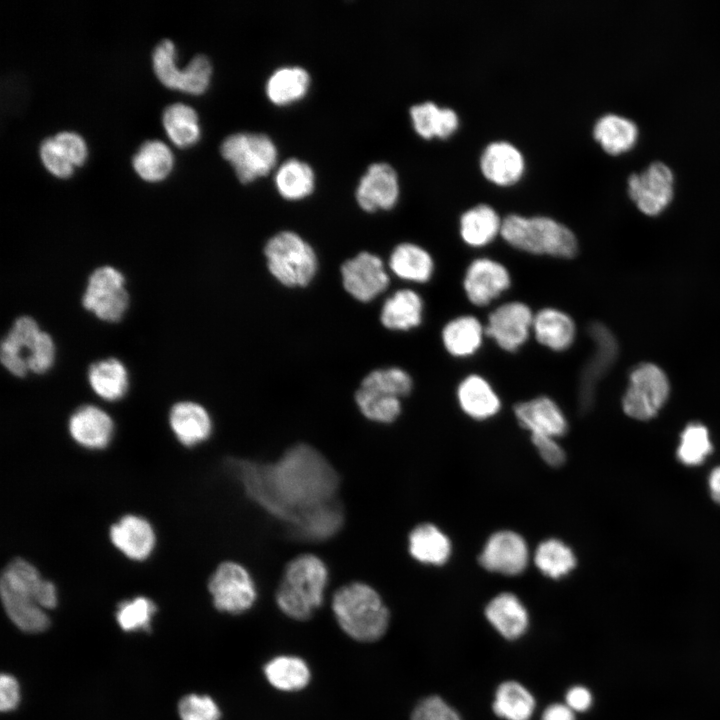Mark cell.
<instances>
[{
	"mask_svg": "<svg viewBox=\"0 0 720 720\" xmlns=\"http://www.w3.org/2000/svg\"><path fill=\"white\" fill-rule=\"evenodd\" d=\"M229 467L246 495L289 527L305 512L335 500L339 487L328 460L303 443L290 447L273 463L231 459Z\"/></svg>",
	"mask_w": 720,
	"mask_h": 720,
	"instance_id": "1",
	"label": "cell"
},
{
	"mask_svg": "<svg viewBox=\"0 0 720 720\" xmlns=\"http://www.w3.org/2000/svg\"><path fill=\"white\" fill-rule=\"evenodd\" d=\"M0 594L7 616L23 632L39 633L50 626L45 609L56 607V587L28 561L16 558L8 563L1 576Z\"/></svg>",
	"mask_w": 720,
	"mask_h": 720,
	"instance_id": "2",
	"label": "cell"
},
{
	"mask_svg": "<svg viewBox=\"0 0 720 720\" xmlns=\"http://www.w3.org/2000/svg\"><path fill=\"white\" fill-rule=\"evenodd\" d=\"M331 608L340 629L357 642L378 641L390 624V611L381 595L364 582L339 587L332 596Z\"/></svg>",
	"mask_w": 720,
	"mask_h": 720,
	"instance_id": "3",
	"label": "cell"
},
{
	"mask_svg": "<svg viewBox=\"0 0 720 720\" xmlns=\"http://www.w3.org/2000/svg\"><path fill=\"white\" fill-rule=\"evenodd\" d=\"M328 580V568L320 557L296 556L286 565L276 590L278 608L293 620L310 619L324 602Z\"/></svg>",
	"mask_w": 720,
	"mask_h": 720,
	"instance_id": "4",
	"label": "cell"
},
{
	"mask_svg": "<svg viewBox=\"0 0 720 720\" xmlns=\"http://www.w3.org/2000/svg\"><path fill=\"white\" fill-rule=\"evenodd\" d=\"M500 235L513 248L530 254L570 259L578 251L573 231L548 216L509 214L503 218Z\"/></svg>",
	"mask_w": 720,
	"mask_h": 720,
	"instance_id": "5",
	"label": "cell"
},
{
	"mask_svg": "<svg viewBox=\"0 0 720 720\" xmlns=\"http://www.w3.org/2000/svg\"><path fill=\"white\" fill-rule=\"evenodd\" d=\"M264 254L272 276L287 287L308 285L317 271L313 248L298 234L282 231L270 238Z\"/></svg>",
	"mask_w": 720,
	"mask_h": 720,
	"instance_id": "6",
	"label": "cell"
},
{
	"mask_svg": "<svg viewBox=\"0 0 720 720\" xmlns=\"http://www.w3.org/2000/svg\"><path fill=\"white\" fill-rule=\"evenodd\" d=\"M220 152L231 163L242 182H250L267 174L277 161L276 146L263 133H233L222 141Z\"/></svg>",
	"mask_w": 720,
	"mask_h": 720,
	"instance_id": "7",
	"label": "cell"
},
{
	"mask_svg": "<svg viewBox=\"0 0 720 720\" xmlns=\"http://www.w3.org/2000/svg\"><path fill=\"white\" fill-rule=\"evenodd\" d=\"M208 590L214 607L231 615L249 611L258 595L249 571L234 561H225L216 568L209 578Z\"/></svg>",
	"mask_w": 720,
	"mask_h": 720,
	"instance_id": "8",
	"label": "cell"
},
{
	"mask_svg": "<svg viewBox=\"0 0 720 720\" xmlns=\"http://www.w3.org/2000/svg\"><path fill=\"white\" fill-rule=\"evenodd\" d=\"M669 391V381L658 366L641 364L630 374L622 401L623 410L631 418L649 420L662 408Z\"/></svg>",
	"mask_w": 720,
	"mask_h": 720,
	"instance_id": "9",
	"label": "cell"
},
{
	"mask_svg": "<svg viewBox=\"0 0 720 720\" xmlns=\"http://www.w3.org/2000/svg\"><path fill=\"white\" fill-rule=\"evenodd\" d=\"M128 303L125 278L119 270L102 266L92 272L82 298L86 310L100 320L117 322L125 314Z\"/></svg>",
	"mask_w": 720,
	"mask_h": 720,
	"instance_id": "10",
	"label": "cell"
},
{
	"mask_svg": "<svg viewBox=\"0 0 720 720\" xmlns=\"http://www.w3.org/2000/svg\"><path fill=\"white\" fill-rule=\"evenodd\" d=\"M588 334L594 342V352L580 372L578 404L582 412L592 407L598 382L612 367L618 354V343L614 334L600 322L588 327Z\"/></svg>",
	"mask_w": 720,
	"mask_h": 720,
	"instance_id": "11",
	"label": "cell"
},
{
	"mask_svg": "<svg viewBox=\"0 0 720 720\" xmlns=\"http://www.w3.org/2000/svg\"><path fill=\"white\" fill-rule=\"evenodd\" d=\"M533 319L534 313L526 303L505 302L489 314L485 333L502 350L515 352L532 334Z\"/></svg>",
	"mask_w": 720,
	"mask_h": 720,
	"instance_id": "12",
	"label": "cell"
},
{
	"mask_svg": "<svg viewBox=\"0 0 720 720\" xmlns=\"http://www.w3.org/2000/svg\"><path fill=\"white\" fill-rule=\"evenodd\" d=\"M673 180V173L666 164L653 162L641 173L629 176L628 194L644 214L654 216L672 200Z\"/></svg>",
	"mask_w": 720,
	"mask_h": 720,
	"instance_id": "13",
	"label": "cell"
},
{
	"mask_svg": "<svg viewBox=\"0 0 720 720\" xmlns=\"http://www.w3.org/2000/svg\"><path fill=\"white\" fill-rule=\"evenodd\" d=\"M529 548L517 532L500 530L484 544L479 556L480 565L489 572L516 576L524 572L529 562Z\"/></svg>",
	"mask_w": 720,
	"mask_h": 720,
	"instance_id": "14",
	"label": "cell"
},
{
	"mask_svg": "<svg viewBox=\"0 0 720 720\" xmlns=\"http://www.w3.org/2000/svg\"><path fill=\"white\" fill-rule=\"evenodd\" d=\"M511 286L509 270L501 262L479 257L466 268L463 289L469 302L484 307L499 298Z\"/></svg>",
	"mask_w": 720,
	"mask_h": 720,
	"instance_id": "15",
	"label": "cell"
},
{
	"mask_svg": "<svg viewBox=\"0 0 720 720\" xmlns=\"http://www.w3.org/2000/svg\"><path fill=\"white\" fill-rule=\"evenodd\" d=\"M340 272L345 290L362 302L371 301L389 285L381 258L369 252H360L345 261Z\"/></svg>",
	"mask_w": 720,
	"mask_h": 720,
	"instance_id": "16",
	"label": "cell"
},
{
	"mask_svg": "<svg viewBox=\"0 0 720 720\" xmlns=\"http://www.w3.org/2000/svg\"><path fill=\"white\" fill-rule=\"evenodd\" d=\"M42 330L29 316L17 318L1 342L0 360L14 376L24 377Z\"/></svg>",
	"mask_w": 720,
	"mask_h": 720,
	"instance_id": "17",
	"label": "cell"
},
{
	"mask_svg": "<svg viewBox=\"0 0 720 720\" xmlns=\"http://www.w3.org/2000/svg\"><path fill=\"white\" fill-rule=\"evenodd\" d=\"M355 195L359 206L365 211L392 208L399 196L396 171L385 162L371 164L362 175Z\"/></svg>",
	"mask_w": 720,
	"mask_h": 720,
	"instance_id": "18",
	"label": "cell"
},
{
	"mask_svg": "<svg viewBox=\"0 0 720 720\" xmlns=\"http://www.w3.org/2000/svg\"><path fill=\"white\" fill-rule=\"evenodd\" d=\"M518 423L531 435L558 438L568 430L567 419L557 403L547 396L519 402L514 406Z\"/></svg>",
	"mask_w": 720,
	"mask_h": 720,
	"instance_id": "19",
	"label": "cell"
},
{
	"mask_svg": "<svg viewBox=\"0 0 720 720\" xmlns=\"http://www.w3.org/2000/svg\"><path fill=\"white\" fill-rule=\"evenodd\" d=\"M480 168L483 175L493 183L510 185L521 178L525 159L514 144L504 140L493 141L482 151Z\"/></svg>",
	"mask_w": 720,
	"mask_h": 720,
	"instance_id": "20",
	"label": "cell"
},
{
	"mask_svg": "<svg viewBox=\"0 0 720 720\" xmlns=\"http://www.w3.org/2000/svg\"><path fill=\"white\" fill-rule=\"evenodd\" d=\"M484 615L491 626L507 640L519 639L529 627L526 607L510 592H502L493 597L486 605Z\"/></svg>",
	"mask_w": 720,
	"mask_h": 720,
	"instance_id": "21",
	"label": "cell"
},
{
	"mask_svg": "<svg viewBox=\"0 0 720 720\" xmlns=\"http://www.w3.org/2000/svg\"><path fill=\"white\" fill-rule=\"evenodd\" d=\"M113 545L132 560H144L155 545V534L150 523L136 515H126L110 528Z\"/></svg>",
	"mask_w": 720,
	"mask_h": 720,
	"instance_id": "22",
	"label": "cell"
},
{
	"mask_svg": "<svg viewBox=\"0 0 720 720\" xmlns=\"http://www.w3.org/2000/svg\"><path fill=\"white\" fill-rule=\"evenodd\" d=\"M113 426L110 416L93 405L79 407L68 423L72 438L81 446L90 449L106 447L111 440Z\"/></svg>",
	"mask_w": 720,
	"mask_h": 720,
	"instance_id": "23",
	"label": "cell"
},
{
	"mask_svg": "<svg viewBox=\"0 0 720 720\" xmlns=\"http://www.w3.org/2000/svg\"><path fill=\"white\" fill-rule=\"evenodd\" d=\"M532 334L542 346L562 352L570 348L576 337L572 317L554 307H545L534 314Z\"/></svg>",
	"mask_w": 720,
	"mask_h": 720,
	"instance_id": "24",
	"label": "cell"
},
{
	"mask_svg": "<svg viewBox=\"0 0 720 720\" xmlns=\"http://www.w3.org/2000/svg\"><path fill=\"white\" fill-rule=\"evenodd\" d=\"M462 411L475 420H486L501 409V400L492 385L479 374L463 378L456 390Z\"/></svg>",
	"mask_w": 720,
	"mask_h": 720,
	"instance_id": "25",
	"label": "cell"
},
{
	"mask_svg": "<svg viewBox=\"0 0 720 720\" xmlns=\"http://www.w3.org/2000/svg\"><path fill=\"white\" fill-rule=\"evenodd\" d=\"M169 422L177 439L185 446H195L206 439L212 431V421L207 410L192 401L174 404Z\"/></svg>",
	"mask_w": 720,
	"mask_h": 720,
	"instance_id": "26",
	"label": "cell"
},
{
	"mask_svg": "<svg viewBox=\"0 0 720 720\" xmlns=\"http://www.w3.org/2000/svg\"><path fill=\"white\" fill-rule=\"evenodd\" d=\"M263 674L270 686L285 693L304 690L312 679V671L306 660L291 654L270 658L263 666Z\"/></svg>",
	"mask_w": 720,
	"mask_h": 720,
	"instance_id": "27",
	"label": "cell"
},
{
	"mask_svg": "<svg viewBox=\"0 0 720 720\" xmlns=\"http://www.w3.org/2000/svg\"><path fill=\"white\" fill-rule=\"evenodd\" d=\"M485 325L473 315H460L442 328L441 340L445 350L456 358L474 355L482 346Z\"/></svg>",
	"mask_w": 720,
	"mask_h": 720,
	"instance_id": "28",
	"label": "cell"
},
{
	"mask_svg": "<svg viewBox=\"0 0 720 720\" xmlns=\"http://www.w3.org/2000/svg\"><path fill=\"white\" fill-rule=\"evenodd\" d=\"M343 521L342 509L333 500L305 512L289 528L300 539L323 541L334 536L341 529Z\"/></svg>",
	"mask_w": 720,
	"mask_h": 720,
	"instance_id": "29",
	"label": "cell"
},
{
	"mask_svg": "<svg viewBox=\"0 0 720 720\" xmlns=\"http://www.w3.org/2000/svg\"><path fill=\"white\" fill-rule=\"evenodd\" d=\"M502 221L497 211L488 204L470 207L460 216L461 239L470 247L487 246L501 234Z\"/></svg>",
	"mask_w": 720,
	"mask_h": 720,
	"instance_id": "30",
	"label": "cell"
},
{
	"mask_svg": "<svg viewBox=\"0 0 720 720\" xmlns=\"http://www.w3.org/2000/svg\"><path fill=\"white\" fill-rule=\"evenodd\" d=\"M408 550L422 564L441 566L449 560L452 545L448 536L437 526L422 523L409 533Z\"/></svg>",
	"mask_w": 720,
	"mask_h": 720,
	"instance_id": "31",
	"label": "cell"
},
{
	"mask_svg": "<svg viewBox=\"0 0 720 720\" xmlns=\"http://www.w3.org/2000/svg\"><path fill=\"white\" fill-rule=\"evenodd\" d=\"M423 309V300L416 291L401 289L384 302L380 321L390 330L408 331L421 324Z\"/></svg>",
	"mask_w": 720,
	"mask_h": 720,
	"instance_id": "32",
	"label": "cell"
},
{
	"mask_svg": "<svg viewBox=\"0 0 720 720\" xmlns=\"http://www.w3.org/2000/svg\"><path fill=\"white\" fill-rule=\"evenodd\" d=\"M389 267L400 279L425 283L434 272V261L423 247L409 242L398 244L389 258Z\"/></svg>",
	"mask_w": 720,
	"mask_h": 720,
	"instance_id": "33",
	"label": "cell"
},
{
	"mask_svg": "<svg viewBox=\"0 0 720 720\" xmlns=\"http://www.w3.org/2000/svg\"><path fill=\"white\" fill-rule=\"evenodd\" d=\"M410 116L414 129L424 138H445L451 135L459 124L455 110L440 107L433 101L414 104L410 108Z\"/></svg>",
	"mask_w": 720,
	"mask_h": 720,
	"instance_id": "34",
	"label": "cell"
},
{
	"mask_svg": "<svg viewBox=\"0 0 720 720\" xmlns=\"http://www.w3.org/2000/svg\"><path fill=\"white\" fill-rule=\"evenodd\" d=\"M535 707L533 694L513 680L502 682L497 687L492 702L493 712L504 720H530Z\"/></svg>",
	"mask_w": 720,
	"mask_h": 720,
	"instance_id": "35",
	"label": "cell"
},
{
	"mask_svg": "<svg viewBox=\"0 0 720 720\" xmlns=\"http://www.w3.org/2000/svg\"><path fill=\"white\" fill-rule=\"evenodd\" d=\"M88 381L93 391L108 401L121 399L129 386L128 372L116 358H108L90 365Z\"/></svg>",
	"mask_w": 720,
	"mask_h": 720,
	"instance_id": "36",
	"label": "cell"
},
{
	"mask_svg": "<svg viewBox=\"0 0 720 720\" xmlns=\"http://www.w3.org/2000/svg\"><path fill=\"white\" fill-rule=\"evenodd\" d=\"M593 136L606 152L619 154L633 147L638 137V127L626 117L609 113L596 121Z\"/></svg>",
	"mask_w": 720,
	"mask_h": 720,
	"instance_id": "37",
	"label": "cell"
},
{
	"mask_svg": "<svg viewBox=\"0 0 720 720\" xmlns=\"http://www.w3.org/2000/svg\"><path fill=\"white\" fill-rule=\"evenodd\" d=\"M174 158L169 147L162 141H144L132 157L135 172L147 182H158L171 172Z\"/></svg>",
	"mask_w": 720,
	"mask_h": 720,
	"instance_id": "38",
	"label": "cell"
},
{
	"mask_svg": "<svg viewBox=\"0 0 720 720\" xmlns=\"http://www.w3.org/2000/svg\"><path fill=\"white\" fill-rule=\"evenodd\" d=\"M164 129L171 141L180 148L195 144L200 138V125L196 111L184 103L168 105L162 114Z\"/></svg>",
	"mask_w": 720,
	"mask_h": 720,
	"instance_id": "39",
	"label": "cell"
},
{
	"mask_svg": "<svg viewBox=\"0 0 720 720\" xmlns=\"http://www.w3.org/2000/svg\"><path fill=\"white\" fill-rule=\"evenodd\" d=\"M310 77L300 66H284L275 70L266 83V93L276 104L291 103L303 97L308 90Z\"/></svg>",
	"mask_w": 720,
	"mask_h": 720,
	"instance_id": "40",
	"label": "cell"
},
{
	"mask_svg": "<svg viewBox=\"0 0 720 720\" xmlns=\"http://www.w3.org/2000/svg\"><path fill=\"white\" fill-rule=\"evenodd\" d=\"M572 549L556 538L542 541L535 550L534 563L546 577L560 579L567 576L576 566Z\"/></svg>",
	"mask_w": 720,
	"mask_h": 720,
	"instance_id": "41",
	"label": "cell"
},
{
	"mask_svg": "<svg viewBox=\"0 0 720 720\" xmlns=\"http://www.w3.org/2000/svg\"><path fill=\"white\" fill-rule=\"evenodd\" d=\"M275 183L284 198L301 199L313 191L314 173L306 162L290 158L278 168L275 174Z\"/></svg>",
	"mask_w": 720,
	"mask_h": 720,
	"instance_id": "42",
	"label": "cell"
},
{
	"mask_svg": "<svg viewBox=\"0 0 720 720\" xmlns=\"http://www.w3.org/2000/svg\"><path fill=\"white\" fill-rule=\"evenodd\" d=\"M360 412L369 420L392 423L401 413L400 398L360 387L355 393Z\"/></svg>",
	"mask_w": 720,
	"mask_h": 720,
	"instance_id": "43",
	"label": "cell"
},
{
	"mask_svg": "<svg viewBox=\"0 0 720 720\" xmlns=\"http://www.w3.org/2000/svg\"><path fill=\"white\" fill-rule=\"evenodd\" d=\"M712 450L708 429L701 423H690L680 435L676 456L686 466H697L706 460Z\"/></svg>",
	"mask_w": 720,
	"mask_h": 720,
	"instance_id": "44",
	"label": "cell"
},
{
	"mask_svg": "<svg viewBox=\"0 0 720 720\" xmlns=\"http://www.w3.org/2000/svg\"><path fill=\"white\" fill-rule=\"evenodd\" d=\"M156 610L157 607L151 599L137 596L121 601L117 606L115 618L123 631H150Z\"/></svg>",
	"mask_w": 720,
	"mask_h": 720,
	"instance_id": "45",
	"label": "cell"
},
{
	"mask_svg": "<svg viewBox=\"0 0 720 720\" xmlns=\"http://www.w3.org/2000/svg\"><path fill=\"white\" fill-rule=\"evenodd\" d=\"M360 387L401 399L411 392L413 381L405 370L390 367L373 370L363 378Z\"/></svg>",
	"mask_w": 720,
	"mask_h": 720,
	"instance_id": "46",
	"label": "cell"
},
{
	"mask_svg": "<svg viewBox=\"0 0 720 720\" xmlns=\"http://www.w3.org/2000/svg\"><path fill=\"white\" fill-rule=\"evenodd\" d=\"M176 48L170 39L161 40L153 49V70L167 88L179 90L182 70L176 65Z\"/></svg>",
	"mask_w": 720,
	"mask_h": 720,
	"instance_id": "47",
	"label": "cell"
},
{
	"mask_svg": "<svg viewBox=\"0 0 720 720\" xmlns=\"http://www.w3.org/2000/svg\"><path fill=\"white\" fill-rule=\"evenodd\" d=\"M180 720H221L222 712L209 695L190 693L183 696L177 706Z\"/></svg>",
	"mask_w": 720,
	"mask_h": 720,
	"instance_id": "48",
	"label": "cell"
},
{
	"mask_svg": "<svg viewBox=\"0 0 720 720\" xmlns=\"http://www.w3.org/2000/svg\"><path fill=\"white\" fill-rule=\"evenodd\" d=\"M212 66L204 54H196L182 70L179 90L199 95L209 86Z\"/></svg>",
	"mask_w": 720,
	"mask_h": 720,
	"instance_id": "49",
	"label": "cell"
},
{
	"mask_svg": "<svg viewBox=\"0 0 720 720\" xmlns=\"http://www.w3.org/2000/svg\"><path fill=\"white\" fill-rule=\"evenodd\" d=\"M410 720H462V718L443 698L430 695L415 705Z\"/></svg>",
	"mask_w": 720,
	"mask_h": 720,
	"instance_id": "50",
	"label": "cell"
},
{
	"mask_svg": "<svg viewBox=\"0 0 720 720\" xmlns=\"http://www.w3.org/2000/svg\"><path fill=\"white\" fill-rule=\"evenodd\" d=\"M39 154L45 168L58 178H68L74 172V165L57 145L53 137H46L40 143Z\"/></svg>",
	"mask_w": 720,
	"mask_h": 720,
	"instance_id": "51",
	"label": "cell"
},
{
	"mask_svg": "<svg viewBox=\"0 0 720 720\" xmlns=\"http://www.w3.org/2000/svg\"><path fill=\"white\" fill-rule=\"evenodd\" d=\"M59 148L74 166H81L87 159L86 142L76 132L61 131L53 136Z\"/></svg>",
	"mask_w": 720,
	"mask_h": 720,
	"instance_id": "52",
	"label": "cell"
},
{
	"mask_svg": "<svg viewBox=\"0 0 720 720\" xmlns=\"http://www.w3.org/2000/svg\"><path fill=\"white\" fill-rule=\"evenodd\" d=\"M56 348L52 337L42 331L36 344L32 359L29 363V371L35 374L47 372L55 360Z\"/></svg>",
	"mask_w": 720,
	"mask_h": 720,
	"instance_id": "53",
	"label": "cell"
},
{
	"mask_svg": "<svg viewBox=\"0 0 720 720\" xmlns=\"http://www.w3.org/2000/svg\"><path fill=\"white\" fill-rule=\"evenodd\" d=\"M531 441L542 460L551 467L558 468L566 461V454L556 438L531 435Z\"/></svg>",
	"mask_w": 720,
	"mask_h": 720,
	"instance_id": "54",
	"label": "cell"
},
{
	"mask_svg": "<svg viewBox=\"0 0 720 720\" xmlns=\"http://www.w3.org/2000/svg\"><path fill=\"white\" fill-rule=\"evenodd\" d=\"M20 686L17 679L2 673L0 677V709L2 712L14 710L20 702Z\"/></svg>",
	"mask_w": 720,
	"mask_h": 720,
	"instance_id": "55",
	"label": "cell"
},
{
	"mask_svg": "<svg viewBox=\"0 0 720 720\" xmlns=\"http://www.w3.org/2000/svg\"><path fill=\"white\" fill-rule=\"evenodd\" d=\"M593 702V697L589 689L584 686L576 685L571 687L565 695V704L573 712L587 711Z\"/></svg>",
	"mask_w": 720,
	"mask_h": 720,
	"instance_id": "56",
	"label": "cell"
},
{
	"mask_svg": "<svg viewBox=\"0 0 720 720\" xmlns=\"http://www.w3.org/2000/svg\"><path fill=\"white\" fill-rule=\"evenodd\" d=\"M541 720H576L573 712L565 703H553L546 707Z\"/></svg>",
	"mask_w": 720,
	"mask_h": 720,
	"instance_id": "57",
	"label": "cell"
},
{
	"mask_svg": "<svg viewBox=\"0 0 720 720\" xmlns=\"http://www.w3.org/2000/svg\"><path fill=\"white\" fill-rule=\"evenodd\" d=\"M708 488L712 499L720 504V466L711 471L708 478Z\"/></svg>",
	"mask_w": 720,
	"mask_h": 720,
	"instance_id": "58",
	"label": "cell"
}]
</instances>
